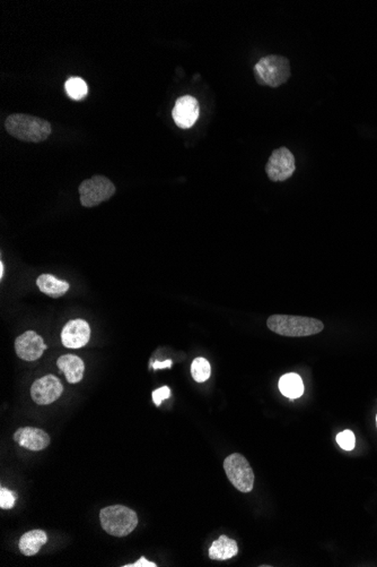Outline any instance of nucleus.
<instances>
[{"label":"nucleus","instance_id":"obj_20","mask_svg":"<svg viewBox=\"0 0 377 567\" xmlns=\"http://www.w3.org/2000/svg\"><path fill=\"white\" fill-rule=\"evenodd\" d=\"M336 443L343 450L352 451L355 449L356 437L352 431H343L336 435Z\"/></svg>","mask_w":377,"mask_h":567},{"label":"nucleus","instance_id":"obj_22","mask_svg":"<svg viewBox=\"0 0 377 567\" xmlns=\"http://www.w3.org/2000/svg\"><path fill=\"white\" fill-rule=\"evenodd\" d=\"M171 396V390L167 386L160 387L158 390L153 392V401H154L155 406H160V403L163 402L164 400L169 399Z\"/></svg>","mask_w":377,"mask_h":567},{"label":"nucleus","instance_id":"obj_25","mask_svg":"<svg viewBox=\"0 0 377 567\" xmlns=\"http://www.w3.org/2000/svg\"><path fill=\"white\" fill-rule=\"evenodd\" d=\"M3 278V263L0 262V279Z\"/></svg>","mask_w":377,"mask_h":567},{"label":"nucleus","instance_id":"obj_4","mask_svg":"<svg viewBox=\"0 0 377 567\" xmlns=\"http://www.w3.org/2000/svg\"><path fill=\"white\" fill-rule=\"evenodd\" d=\"M255 76L260 85L270 87L283 85L290 77V61L276 54L261 58L255 66Z\"/></svg>","mask_w":377,"mask_h":567},{"label":"nucleus","instance_id":"obj_18","mask_svg":"<svg viewBox=\"0 0 377 567\" xmlns=\"http://www.w3.org/2000/svg\"><path fill=\"white\" fill-rule=\"evenodd\" d=\"M67 94L73 100H82L85 98L88 92V86L84 79L80 77H70L65 84Z\"/></svg>","mask_w":377,"mask_h":567},{"label":"nucleus","instance_id":"obj_14","mask_svg":"<svg viewBox=\"0 0 377 567\" xmlns=\"http://www.w3.org/2000/svg\"><path fill=\"white\" fill-rule=\"evenodd\" d=\"M36 285L42 293L51 298H59L66 295L70 287L69 283L57 279L52 274H41L36 280Z\"/></svg>","mask_w":377,"mask_h":567},{"label":"nucleus","instance_id":"obj_12","mask_svg":"<svg viewBox=\"0 0 377 567\" xmlns=\"http://www.w3.org/2000/svg\"><path fill=\"white\" fill-rule=\"evenodd\" d=\"M14 441L30 451H42L50 444V436L40 428H19L14 434Z\"/></svg>","mask_w":377,"mask_h":567},{"label":"nucleus","instance_id":"obj_5","mask_svg":"<svg viewBox=\"0 0 377 567\" xmlns=\"http://www.w3.org/2000/svg\"><path fill=\"white\" fill-rule=\"evenodd\" d=\"M116 185L109 178L102 174H95L79 185L80 204L85 207L100 205L105 200H110L116 194Z\"/></svg>","mask_w":377,"mask_h":567},{"label":"nucleus","instance_id":"obj_10","mask_svg":"<svg viewBox=\"0 0 377 567\" xmlns=\"http://www.w3.org/2000/svg\"><path fill=\"white\" fill-rule=\"evenodd\" d=\"M91 338V327L84 320H69L61 332V342L68 349L85 347Z\"/></svg>","mask_w":377,"mask_h":567},{"label":"nucleus","instance_id":"obj_16","mask_svg":"<svg viewBox=\"0 0 377 567\" xmlns=\"http://www.w3.org/2000/svg\"><path fill=\"white\" fill-rule=\"evenodd\" d=\"M239 547L235 540L226 536L219 537L218 540L213 542L209 549V557L214 561H227L236 556Z\"/></svg>","mask_w":377,"mask_h":567},{"label":"nucleus","instance_id":"obj_19","mask_svg":"<svg viewBox=\"0 0 377 567\" xmlns=\"http://www.w3.org/2000/svg\"><path fill=\"white\" fill-rule=\"evenodd\" d=\"M191 374L193 380L198 383H204L208 380V378H211V367L207 359L202 357L195 358L191 364Z\"/></svg>","mask_w":377,"mask_h":567},{"label":"nucleus","instance_id":"obj_21","mask_svg":"<svg viewBox=\"0 0 377 567\" xmlns=\"http://www.w3.org/2000/svg\"><path fill=\"white\" fill-rule=\"evenodd\" d=\"M16 496L8 489L0 488V507L3 510H10L15 505Z\"/></svg>","mask_w":377,"mask_h":567},{"label":"nucleus","instance_id":"obj_8","mask_svg":"<svg viewBox=\"0 0 377 567\" xmlns=\"http://www.w3.org/2000/svg\"><path fill=\"white\" fill-rule=\"evenodd\" d=\"M63 385L54 375H47L35 380L31 387L32 400L39 406H47L59 399Z\"/></svg>","mask_w":377,"mask_h":567},{"label":"nucleus","instance_id":"obj_2","mask_svg":"<svg viewBox=\"0 0 377 567\" xmlns=\"http://www.w3.org/2000/svg\"><path fill=\"white\" fill-rule=\"evenodd\" d=\"M267 325L276 334L288 338L315 336L324 329L320 320L290 315H272L268 318Z\"/></svg>","mask_w":377,"mask_h":567},{"label":"nucleus","instance_id":"obj_24","mask_svg":"<svg viewBox=\"0 0 377 567\" xmlns=\"http://www.w3.org/2000/svg\"><path fill=\"white\" fill-rule=\"evenodd\" d=\"M171 364H172V362L171 360H166V362H153V368H154L155 371H158V369H163V368H170Z\"/></svg>","mask_w":377,"mask_h":567},{"label":"nucleus","instance_id":"obj_7","mask_svg":"<svg viewBox=\"0 0 377 567\" xmlns=\"http://www.w3.org/2000/svg\"><path fill=\"white\" fill-rule=\"evenodd\" d=\"M295 169V158L287 147L274 150L266 165L268 177L272 181L290 179Z\"/></svg>","mask_w":377,"mask_h":567},{"label":"nucleus","instance_id":"obj_1","mask_svg":"<svg viewBox=\"0 0 377 567\" xmlns=\"http://www.w3.org/2000/svg\"><path fill=\"white\" fill-rule=\"evenodd\" d=\"M7 133L16 140L26 143H41L47 140L52 132L50 123L25 114H13L5 121Z\"/></svg>","mask_w":377,"mask_h":567},{"label":"nucleus","instance_id":"obj_15","mask_svg":"<svg viewBox=\"0 0 377 567\" xmlns=\"http://www.w3.org/2000/svg\"><path fill=\"white\" fill-rule=\"evenodd\" d=\"M47 542V533L42 530H32L24 533L19 539V550L25 556H34L38 554L42 546Z\"/></svg>","mask_w":377,"mask_h":567},{"label":"nucleus","instance_id":"obj_23","mask_svg":"<svg viewBox=\"0 0 377 567\" xmlns=\"http://www.w3.org/2000/svg\"><path fill=\"white\" fill-rule=\"evenodd\" d=\"M158 565L151 561H148L145 557H142L138 561H136L133 564L125 565V567H156Z\"/></svg>","mask_w":377,"mask_h":567},{"label":"nucleus","instance_id":"obj_6","mask_svg":"<svg viewBox=\"0 0 377 567\" xmlns=\"http://www.w3.org/2000/svg\"><path fill=\"white\" fill-rule=\"evenodd\" d=\"M224 470L230 484L241 493H251L255 486V473L242 454H230L224 461Z\"/></svg>","mask_w":377,"mask_h":567},{"label":"nucleus","instance_id":"obj_17","mask_svg":"<svg viewBox=\"0 0 377 567\" xmlns=\"http://www.w3.org/2000/svg\"><path fill=\"white\" fill-rule=\"evenodd\" d=\"M279 390L288 399H299L304 393L302 378L295 373L283 375L279 380Z\"/></svg>","mask_w":377,"mask_h":567},{"label":"nucleus","instance_id":"obj_3","mask_svg":"<svg viewBox=\"0 0 377 567\" xmlns=\"http://www.w3.org/2000/svg\"><path fill=\"white\" fill-rule=\"evenodd\" d=\"M100 520L104 531L116 538L128 536L138 526L137 513L123 505L105 507L100 513Z\"/></svg>","mask_w":377,"mask_h":567},{"label":"nucleus","instance_id":"obj_26","mask_svg":"<svg viewBox=\"0 0 377 567\" xmlns=\"http://www.w3.org/2000/svg\"><path fill=\"white\" fill-rule=\"evenodd\" d=\"M376 425H377V415H376Z\"/></svg>","mask_w":377,"mask_h":567},{"label":"nucleus","instance_id":"obj_13","mask_svg":"<svg viewBox=\"0 0 377 567\" xmlns=\"http://www.w3.org/2000/svg\"><path fill=\"white\" fill-rule=\"evenodd\" d=\"M58 368L66 375L70 384L79 383L84 378L85 364L82 359L75 355H61L57 362Z\"/></svg>","mask_w":377,"mask_h":567},{"label":"nucleus","instance_id":"obj_9","mask_svg":"<svg viewBox=\"0 0 377 567\" xmlns=\"http://www.w3.org/2000/svg\"><path fill=\"white\" fill-rule=\"evenodd\" d=\"M47 347L44 344L43 338L34 331L23 333L15 340L16 355L25 362H35L41 358Z\"/></svg>","mask_w":377,"mask_h":567},{"label":"nucleus","instance_id":"obj_11","mask_svg":"<svg viewBox=\"0 0 377 567\" xmlns=\"http://www.w3.org/2000/svg\"><path fill=\"white\" fill-rule=\"evenodd\" d=\"M172 116H173L175 124L180 128L182 130L191 128L199 117V103L197 99L191 95H184L177 99Z\"/></svg>","mask_w":377,"mask_h":567}]
</instances>
